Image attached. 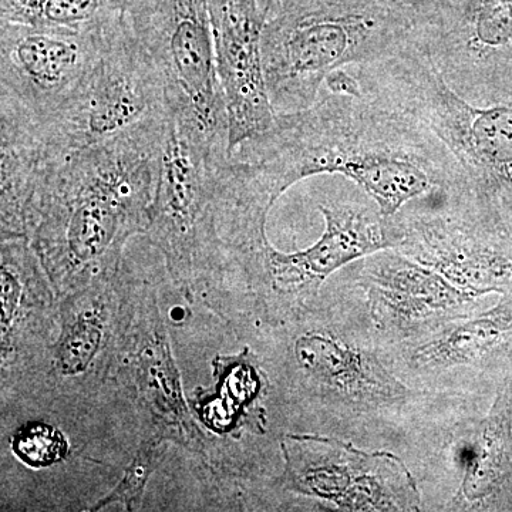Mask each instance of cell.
Instances as JSON below:
<instances>
[{"label":"cell","mask_w":512,"mask_h":512,"mask_svg":"<svg viewBox=\"0 0 512 512\" xmlns=\"http://www.w3.org/2000/svg\"><path fill=\"white\" fill-rule=\"evenodd\" d=\"M512 382L505 384L474 441L461 494L468 501L493 493L512 468Z\"/></svg>","instance_id":"d6986e66"},{"label":"cell","mask_w":512,"mask_h":512,"mask_svg":"<svg viewBox=\"0 0 512 512\" xmlns=\"http://www.w3.org/2000/svg\"><path fill=\"white\" fill-rule=\"evenodd\" d=\"M59 165L43 140L39 117L0 96V239L26 237L30 207Z\"/></svg>","instance_id":"9a60e30c"},{"label":"cell","mask_w":512,"mask_h":512,"mask_svg":"<svg viewBox=\"0 0 512 512\" xmlns=\"http://www.w3.org/2000/svg\"><path fill=\"white\" fill-rule=\"evenodd\" d=\"M127 16L163 76L175 120L208 153L228 160V113L208 0H128Z\"/></svg>","instance_id":"52a82bcc"},{"label":"cell","mask_w":512,"mask_h":512,"mask_svg":"<svg viewBox=\"0 0 512 512\" xmlns=\"http://www.w3.org/2000/svg\"><path fill=\"white\" fill-rule=\"evenodd\" d=\"M211 366L214 387H198L188 397L202 429L221 437L264 433L266 416L262 399L268 380L251 350L218 355Z\"/></svg>","instance_id":"e0dca14e"},{"label":"cell","mask_w":512,"mask_h":512,"mask_svg":"<svg viewBox=\"0 0 512 512\" xmlns=\"http://www.w3.org/2000/svg\"><path fill=\"white\" fill-rule=\"evenodd\" d=\"M319 210L325 218L322 237L296 252L272 247L266 237V212H232L222 225L225 281L232 269L241 268L256 286L266 289L269 302L299 309L318 295L333 272L363 256L396 248L389 218L380 211L349 204L320 205Z\"/></svg>","instance_id":"5b68a950"},{"label":"cell","mask_w":512,"mask_h":512,"mask_svg":"<svg viewBox=\"0 0 512 512\" xmlns=\"http://www.w3.org/2000/svg\"><path fill=\"white\" fill-rule=\"evenodd\" d=\"M412 23L379 0H281L266 13L262 57L276 116L309 109L326 77L394 55Z\"/></svg>","instance_id":"3957f363"},{"label":"cell","mask_w":512,"mask_h":512,"mask_svg":"<svg viewBox=\"0 0 512 512\" xmlns=\"http://www.w3.org/2000/svg\"><path fill=\"white\" fill-rule=\"evenodd\" d=\"M281 448L279 484L291 493L329 501L340 510L420 511L416 481L392 453H369L316 434H286Z\"/></svg>","instance_id":"30bf717a"},{"label":"cell","mask_w":512,"mask_h":512,"mask_svg":"<svg viewBox=\"0 0 512 512\" xmlns=\"http://www.w3.org/2000/svg\"><path fill=\"white\" fill-rule=\"evenodd\" d=\"M109 384L130 406L141 439L154 437L208 460L207 434L185 396L156 286L150 282L137 281Z\"/></svg>","instance_id":"9c48e42d"},{"label":"cell","mask_w":512,"mask_h":512,"mask_svg":"<svg viewBox=\"0 0 512 512\" xmlns=\"http://www.w3.org/2000/svg\"><path fill=\"white\" fill-rule=\"evenodd\" d=\"M296 365L315 382L350 396L393 399L406 389L372 356L323 332H305L293 342Z\"/></svg>","instance_id":"ac0fdd59"},{"label":"cell","mask_w":512,"mask_h":512,"mask_svg":"<svg viewBox=\"0 0 512 512\" xmlns=\"http://www.w3.org/2000/svg\"><path fill=\"white\" fill-rule=\"evenodd\" d=\"M224 174L271 208L298 181L342 174L375 200L384 218L429 192H467L450 151L419 121L365 93L326 90L309 109L279 114L274 127L239 144Z\"/></svg>","instance_id":"6da1fadb"},{"label":"cell","mask_w":512,"mask_h":512,"mask_svg":"<svg viewBox=\"0 0 512 512\" xmlns=\"http://www.w3.org/2000/svg\"><path fill=\"white\" fill-rule=\"evenodd\" d=\"M227 161L208 153L170 110L146 235L177 291L215 309L227 275L220 232V173Z\"/></svg>","instance_id":"277c9868"},{"label":"cell","mask_w":512,"mask_h":512,"mask_svg":"<svg viewBox=\"0 0 512 512\" xmlns=\"http://www.w3.org/2000/svg\"><path fill=\"white\" fill-rule=\"evenodd\" d=\"M13 454L32 468L62 463L70 454V443L63 431L42 420H30L13 433Z\"/></svg>","instance_id":"603a6c76"},{"label":"cell","mask_w":512,"mask_h":512,"mask_svg":"<svg viewBox=\"0 0 512 512\" xmlns=\"http://www.w3.org/2000/svg\"><path fill=\"white\" fill-rule=\"evenodd\" d=\"M104 33L0 23V96L40 119L55 113L99 59Z\"/></svg>","instance_id":"8fae6325"},{"label":"cell","mask_w":512,"mask_h":512,"mask_svg":"<svg viewBox=\"0 0 512 512\" xmlns=\"http://www.w3.org/2000/svg\"><path fill=\"white\" fill-rule=\"evenodd\" d=\"M128 0H0V23L101 32L123 18Z\"/></svg>","instance_id":"ffe728a7"},{"label":"cell","mask_w":512,"mask_h":512,"mask_svg":"<svg viewBox=\"0 0 512 512\" xmlns=\"http://www.w3.org/2000/svg\"><path fill=\"white\" fill-rule=\"evenodd\" d=\"M137 281L124 266L114 278L60 298L56 338L19 397L60 407L94 399L109 384Z\"/></svg>","instance_id":"ba28073f"},{"label":"cell","mask_w":512,"mask_h":512,"mask_svg":"<svg viewBox=\"0 0 512 512\" xmlns=\"http://www.w3.org/2000/svg\"><path fill=\"white\" fill-rule=\"evenodd\" d=\"M278 2H281V0H265V10H266V13H268L269 9L274 8L276 3H278Z\"/></svg>","instance_id":"d4e9b609"},{"label":"cell","mask_w":512,"mask_h":512,"mask_svg":"<svg viewBox=\"0 0 512 512\" xmlns=\"http://www.w3.org/2000/svg\"><path fill=\"white\" fill-rule=\"evenodd\" d=\"M417 33L458 94L488 101L498 64L512 55V0H458L436 26Z\"/></svg>","instance_id":"5bb4252c"},{"label":"cell","mask_w":512,"mask_h":512,"mask_svg":"<svg viewBox=\"0 0 512 512\" xmlns=\"http://www.w3.org/2000/svg\"><path fill=\"white\" fill-rule=\"evenodd\" d=\"M373 311L384 323L412 326L460 311L476 295L458 288L430 266L396 254L367 261Z\"/></svg>","instance_id":"2e32d148"},{"label":"cell","mask_w":512,"mask_h":512,"mask_svg":"<svg viewBox=\"0 0 512 512\" xmlns=\"http://www.w3.org/2000/svg\"><path fill=\"white\" fill-rule=\"evenodd\" d=\"M503 325V319L485 316L454 326L424 346L416 359L429 366L461 365L493 346L503 332Z\"/></svg>","instance_id":"44dd1931"},{"label":"cell","mask_w":512,"mask_h":512,"mask_svg":"<svg viewBox=\"0 0 512 512\" xmlns=\"http://www.w3.org/2000/svg\"><path fill=\"white\" fill-rule=\"evenodd\" d=\"M412 23L416 32L433 28L457 5L458 0H379Z\"/></svg>","instance_id":"cb8c5ba5"},{"label":"cell","mask_w":512,"mask_h":512,"mask_svg":"<svg viewBox=\"0 0 512 512\" xmlns=\"http://www.w3.org/2000/svg\"><path fill=\"white\" fill-rule=\"evenodd\" d=\"M168 114L163 76L126 13L106 29L99 59L76 92L39 120L50 153L63 163Z\"/></svg>","instance_id":"8992f818"},{"label":"cell","mask_w":512,"mask_h":512,"mask_svg":"<svg viewBox=\"0 0 512 512\" xmlns=\"http://www.w3.org/2000/svg\"><path fill=\"white\" fill-rule=\"evenodd\" d=\"M168 443L154 437L141 439L130 463L124 468L123 477L116 487L87 511H101L113 504L124 505V510L138 511L143 504L148 481L157 470Z\"/></svg>","instance_id":"7402d4cb"},{"label":"cell","mask_w":512,"mask_h":512,"mask_svg":"<svg viewBox=\"0 0 512 512\" xmlns=\"http://www.w3.org/2000/svg\"><path fill=\"white\" fill-rule=\"evenodd\" d=\"M215 62L229 123V154L274 127L276 113L266 84L262 32L265 2L208 0Z\"/></svg>","instance_id":"4fadbf2b"},{"label":"cell","mask_w":512,"mask_h":512,"mask_svg":"<svg viewBox=\"0 0 512 512\" xmlns=\"http://www.w3.org/2000/svg\"><path fill=\"white\" fill-rule=\"evenodd\" d=\"M2 399L20 396L59 329V298L26 237L0 239Z\"/></svg>","instance_id":"7c38bea8"},{"label":"cell","mask_w":512,"mask_h":512,"mask_svg":"<svg viewBox=\"0 0 512 512\" xmlns=\"http://www.w3.org/2000/svg\"><path fill=\"white\" fill-rule=\"evenodd\" d=\"M168 119L79 151L47 175L26 237L57 298L119 275L127 242L147 234Z\"/></svg>","instance_id":"7a4b0ae2"}]
</instances>
